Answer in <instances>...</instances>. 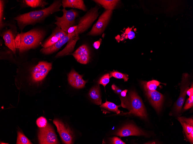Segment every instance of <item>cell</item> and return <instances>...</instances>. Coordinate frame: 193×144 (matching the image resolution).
<instances>
[{
    "mask_svg": "<svg viewBox=\"0 0 193 144\" xmlns=\"http://www.w3.org/2000/svg\"><path fill=\"white\" fill-rule=\"evenodd\" d=\"M61 5L60 0H55L47 8L19 15L14 19L17 21L20 28L23 29L26 26L41 21L50 15L60 11Z\"/></svg>",
    "mask_w": 193,
    "mask_h": 144,
    "instance_id": "cell-1",
    "label": "cell"
},
{
    "mask_svg": "<svg viewBox=\"0 0 193 144\" xmlns=\"http://www.w3.org/2000/svg\"><path fill=\"white\" fill-rule=\"evenodd\" d=\"M45 31L39 29H34L26 32L18 33L15 41L16 48L21 53L37 47L44 37Z\"/></svg>",
    "mask_w": 193,
    "mask_h": 144,
    "instance_id": "cell-2",
    "label": "cell"
},
{
    "mask_svg": "<svg viewBox=\"0 0 193 144\" xmlns=\"http://www.w3.org/2000/svg\"><path fill=\"white\" fill-rule=\"evenodd\" d=\"M129 101L127 99L121 100L122 106L128 108L130 111L125 114H133L143 119L147 118L144 106L137 93L134 91H131L129 93Z\"/></svg>",
    "mask_w": 193,
    "mask_h": 144,
    "instance_id": "cell-3",
    "label": "cell"
},
{
    "mask_svg": "<svg viewBox=\"0 0 193 144\" xmlns=\"http://www.w3.org/2000/svg\"><path fill=\"white\" fill-rule=\"evenodd\" d=\"M99 8L96 5L91 8L84 15L79 18L77 30L72 35V37L79 35L91 27L99 16L98 10Z\"/></svg>",
    "mask_w": 193,
    "mask_h": 144,
    "instance_id": "cell-4",
    "label": "cell"
},
{
    "mask_svg": "<svg viewBox=\"0 0 193 144\" xmlns=\"http://www.w3.org/2000/svg\"><path fill=\"white\" fill-rule=\"evenodd\" d=\"M62 11L63 12V16L61 17H55L56 21L55 24L67 33L70 27L76 25L75 20L79 16V14L77 11L73 9L67 10L63 8Z\"/></svg>",
    "mask_w": 193,
    "mask_h": 144,
    "instance_id": "cell-5",
    "label": "cell"
},
{
    "mask_svg": "<svg viewBox=\"0 0 193 144\" xmlns=\"http://www.w3.org/2000/svg\"><path fill=\"white\" fill-rule=\"evenodd\" d=\"M113 11L105 10L99 16L98 20L93 25L87 35L95 36L100 35L104 31L110 20Z\"/></svg>",
    "mask_w": 193,
    "mask_h": 144,
    "instance_id": "cell-6",
    "label": "cell"
},
{
    "mask_svg": "<svg viewBox=\"0 0 193 144\" xmlns=\"http://www.w3.org/2000/svg\"><path fill=\"white\" fill-rule=\"evenodd\" d=\"M38 139L40 144H56L59 143L53 129L49 124H47L45 127L40 129Z\"/></svg>",
    "mask_w": 193,
    "mask_h": 144,
    "instance_id": "cell-7",
    "label": "cell"
},
{
    "mask_svg": "<svg viewBox=\"0 0 193 144\" xmlns=\"http://www.w3.org/2000/svg\"><path fill=\"white\" fill-rule=\"evenodd\" d=\"M53 122L57 127V131L63 143L66 144H73L74 135L70 128L57 119L54 120Z\"/></svg>",
    "mask_w": 193,
    "mask_h": 144,
    "instance_id": "cell-8",
    "label": "cell"
},
{
    "mask_svg": "<svg viewBox=\"0 0 193 144\" xmlns=\"http://www.w3.org/2000/svg\"><path fill=\"white\" fill-rule=\"evenodd\" d=\"M52 64L47 62H40L32 70V80L34 82L42 80L51 69Z\"/></svg>",
    "mask_w": 193,
    "mask_h": 144,
    "instance_id": "cell-9",
    "label": "cell"
},
{
    "mask_svg": "<svg viewBox=\"0 0 193 144\" xmlns=\"http://www.w3.org/2000/svg\"><path fill=\"white\" fill-rule=\"evenodd\" d=\"M67 34V33L57 26L53 30L51 35L43 44V48H47L51 47L65 37Z\"/></svg>",
    "mask_w": 193,
    "mask_h": 144,
    "instance_id": "cell-10",
    "label": "cell"
},
{
    "mask_svg": "<svg viewBox=\"0 0 193 144\" xmlns=\"http://www.w3.org/2000/svg\"><path fill=\"white\" fill-rule=\"evenodd\" d=\"M78 62L84 64L88 63L90 57V52L87 45H83L71 54Z\"/></svg>",
    "mask_w": 193,
    "mask_h": 144,
    "instance_id": "cell-11",
    "label": "cell"
},
{
    "mask_svg": "<svg viewBox=\"0 0 193 144\" xmlns=\"http://www.w3.org/2000/svg\"><path fill=\"white\" fill-rule=\"evenodd\" d=\"M144 88L146 94L152 105L157 112H159L161 109L163 100V95L156 90L150 91Z\"/></svg>",
    "mask_w": 193,
    "mask_h": 144,
    "instance_id": "cell-12",
    "label": "cell"
},
{
    "mask_svg": "<svg viewBox=\"0 0 193 144\" xmlns=\"http://www.w3.org/2000/svg\"><path fill=\"white\" fill-rule=\"evenodd\" d=\"M116 135L120 137L129 136H146L147 134L135 126L128 124L124 126L116 133Z\"/></svg>",
    "mask_w": 193,
    "mask_h": 144,
    "instance_id": "cell-13",
    "label": "cell"
},
{
    "mask_svg": "<svg viewBox=\"0 0 193 144\" xmlns=\"http://www.w3.org/2000/svg\"><path fill=\"white\" fill-rule=\"evenodd\" d=\"M83 75L79 74L74 70H72L68 75V80L69 84L77 89L83 88L87 81L83 80Z\"/></svg>",
    "mask_w": 193,
    "mask_h": 144,
    "instance_id": "cell-14",
    "label": "cell"
},
{
    "mask_svg": "<svg viewBox=\"0 0 193 144\" xmlns=\"http://www.w3.org/2000/svg\"><path fill=\"white\" fill-rule=\"evenodd\" d=\"M80 39L79 35H77L70 38L67 42L65 47L62 51L58 52L55 56V57L71 54L73 51L76 44Z\"/></svg>",
    "mask_w": 193,
    "mask_h": 144,
    "instance_id": "cell-15",
    "label": "cell"
},
{
    "mask_svg": "<svg viewBox=\"0 0 193 144\" xmlns=\"http://www.w3.org/2000/svg\"><path fill=\"white\" fill-rule=\"evenodd\" d=\"M62 5L64 8L70 7L77 9L85 11H87V7L82 0H63Z\"/></svg>",
    "mask_w": 193,
    "mask_h": 144,
    "instance_id": "cell-16",
    "label": "cell"
},
{
    "mask_svg": "<svg viewBox=\"0 0 193 144\" xmlns=\"http://www.w3.org/2000/svg\"><path fill=\"white\" fill-rule=\"evenodd\" d=\"M70 38L67 34L65 37L51 47L47 48H43L41 49L40 51L46 55L51 54L60 49L63 45L68 42Z\"/></svg>",
    "mask_w": 193,
    "mask_h": 144,
    "instance_id": "cell-17",
    "label": "cell"
},
{
    "mask_svg": "<svg viewBox=\"0 0 193 144\" xmlns=\"http://www.w3.org/2000/svg\"><path fill=\"white\" fill-rule=\"evenodd\" d=\"M3 38L5 45L15 54L16 47L15 39L11 30H8L6 31L3 34Z\"/></svg>",
    "mask_w": 193,
    "mask_h": 144,
    "instance_id": "cell-18",
    "label": "cell"
},
{
    "mask_svg": "<svg viewBox=\"0 0 193 144\" xmlns=\"http://www.w3.org/2000/svg\"><path fill=\"white\" fill-rule=\"evenodd\" d=\"M88 95L95 104L97 105L101 104V96L99 85L92 87L90 89Z\"/></svg>",
    "mask_w": 193,
    "mask_h": 144,
    "instance_id": "cell-19",
    "label": "cell"
},
{
    "mask_svg": "<svg viewBox=\"0 0 193 144\" xmlns=\"http://www.w3.org/2000/svg\"><path fill=\"white\" fill-rule=\"evenodd\" d=\"M178 120L181 124L186 135L193 130V120L192 118L179 117Z\"/></svg>",
    "mask_w": 193,
    "mask_h": 144,
    "instance_id": "cell-20",
    "label": "cell"
},
{
    "mask_svg": "<svg viewBox=\"0 0 193 144\" xmlns=\"http://www.w3.org/2000/svg\"><path fill=\"white\" fill-rule=\"evenodd\" d=\"M95 3L102 6L105 10L113 11L117 5L119 0H94Z\"/></svg>",
    "mask_w": 193,
    "mask_h": 144,
    "instance_id": "cell-21",
    "label": "cell"
},
{
    "mask_svg": "<svg viewBox=\"0 0 193 144\" xmlns=\"http://www.w3.org/2000/svg\"><path fill=\"white\" fill-rule=\"evenodd\" d=\"M184 86H182L181 93L175 104V110L177 113L179 112L181 110L185 101L186 91L189 88L187 85Z\"/></svg>",
    "mask_w": 193,
    "mask_h": 144,
    "instance_id": "cell-22",
    "label": "cell"
},
{
    "mask_svg": "<svg viewBox=\"0 0 193 144\" xmlns=\"http://www.w3.org/2000/svg\"><path fill=\"white\" fill-rule=\"evenodd\" d=\"M25 2L27 5L32 8L38 7L44 8L46 5L48 4L46 1L41 0H25Z\"/></svg>",
    "mask_w": 193,
    "mask_h": 144,
    "instance_id": "cell-23",
    "label": "cell"
},
{
    "mask_svg": "<svg viewBox=\"0 0 193 144\" xmlns=\"http://www.w3.org/2000/svg\"><path fill=\"white\" fill-rule=\"evenodd\" d=\"M120 106V105H117L112 102L108 101L106 100V102L104 103H103L100 107L114 112L117 114H119L120 112V111L118 109V108Z\"/></svg>",
    "mask_w": 193,
    "mask_h": 144,
    "instance_id": "cell-24",
    "label": "cell"
},
{
    "mask_svg": "<svg viewBox=\"0 0 193 144\" xmlns=\"http://www.w3.org/2000/svg\"><path fill=\"white\" fill-rule=\"evenodd\" d=\"M160 83V82L157 80H153L144 83V88L150 91H154L156 90Z\"/></svg>",
    "mask_w": 193,
    "mask_h": 144,
    "instance_id": "cell-25",
    "label": "cell"
},
{
    "mask_svg": "<svg viewBox=\"0 0 193 144\" xmlns=\"http://www.w3.org/2000/svg\"><path fill=\"white\" fill-rule=\"evenodd\" d=\"M17 144H31L30 141L20 131L17 132Z\"/></svg>",
    "mask_w": 193,
    "mask_h": 144,
    "instance_id": "cell-26",
    "label": "cell"
},
{
    "mask_svg": "<svg viewBox=\"0 0 193 144\" xmlns=\"http://www.w3.org/2000/svg\"><path fill=\"white\" fill-rule=\"evenodd\" d=\"M110 75V78L113 77L118 79H123L125 82L127 81L129 79L128 75L123 74L118 72H111Z\"/></svg>",
    "mask_w": 193,
    "mask_h": 144,
    "instance_id": "cell-27",
    "label": "cell"
},
{
    "mask_svg": "<svg viewBox=\"0 0 193 144\" xmlns=\"http://www.w3.org/2000/svg\"><path fill=\"white\" fill-rule=\"evenodd\" d=\"M110 75L109 73H107L103 75L99 81V84L102 85L105 87L109 82L110 78Z\"/></svg>",
    "mask_w": 193,
    "mask_h": 144,
    "instance_id": "cell-28",
    "label": "cell"
},
{
    "mask_svg": "<svg viewBox=\"0 0 193 144\" xmlns=\"http://www.w3.org/2000/svg\"><path fill=\"white\" fill-rule=\"evenodd\" d=\"M36 124L38 127L42 128L45 127L48 123L46 119L44 117L41 116L37 119Z\"/></svg>",
    "mask_w": 193,
    "mask_h": 144,
    "instance_id": "cell-29",
    "label": "cell"
},
{
    "mask_svg": "<svg viewBox=\"0 0 193 144\" xmlns=\"http://www.w3.org/2000/svg\"><path fill=\"white\" fill-rule=\"evenodd\" d=\"M4 2L3 0L0 1V28H1L4 26L3 22V18L4 9Z\"/></svg>",
    "mask_w": 193,
    "mask_h": 144,
    "instance_id": "cell-30",
    "label": "cell"
},
{
    "mask_svg": "<svg viewBox=\"0 0 193 144\" xmlns=\"http://www.w3.org/2000/svg\"><path fill=\"white\" fill-rule=\"evenodd\" d=\"M193 105V95L189 97L185 103L184 109L187 110L192 107Z\"/></svg>",
    "mask_w": 193,
    "mask_h": 144,
    "instance_id": "cell-31",
    "label": "cell"
},
{
    "mask_svg": "<svg viewBox=\"0 0 193 144\" xmlns=\"http://www.w3.org/2000/svg\"><path fill=\"white\" fill-rule=\"evenodd\" d=\"M77 25L70 27L68 30L67 33L69 37L72 38L71 36L76 31L77 28Z\"/></svg>",
    "mask_w": 193,
    "mask_h": 144,
    "instance_id": "cell-32",
    "label": "cell"
},
{
    "mask_svg": "<svg viewBox=\"0 0 193 144\" xmlns=\"http://www.w3.org/2000/svg\"><path fill=\"white\" fill-rule=\"evenodd\" d=\"M112 143L114 144H125L120 138L116 137H114L112 139Z\"/></svg>",
    "mask_w": 193,
    "mask_h": 144,
    "instance_id": "cell-33",
    "label": "cell"
},
{
    "mask_svg": "<svg viewBox=\"0 0 193 144\" xmlns=\"http://www.w3.org/2000/svg\"><path fill=\"white\" fill-rule=\"evenodd\" d=\"M186 135L187 138L190 142L192 143L193 142V130L190 133Z\"/></svg>",
    "mask_w": 193,
    "mask_h": 144,
    "instance_id": "cell-34",
    "label": "cell"
},
{
    "mask_svg": "<svg viewBox=\"0 0 193 144\" xmlns=\"http://www.w3.org/2000/svg\"><path fill=\"white\" fill-rule=\"evenodd\" d=\"M112 88L116 93L118 94L120 93L122 91V90L117 87L115 85H112Z\"/></svg>",
    "mask_w": 193,
    "mask_h": 144,
    "instance_id": "cell-35",
    "label": "cell"
},
{
    "mask_svg": "<svg viewBox=\"0 0 193 144\" xmlns=\"http://www.w3.org/2000/svg\"><path fill=\"white\" fill-rule=\"evenodd\" d=\"M135 37V33L133 31H130L127 33V37L130 39H133Z\"/></svg>",
    "mask_w": 193,
    "mask_h": 144,
    "instance_id": "cell-36",
    "label": "cell"
},
{
    "mask_svg": "<svg viewBox=\"0 0 193 144\" xmlns=\"http://www.w3.org/2000/svg\"><path fill=\"white\" fill-rule=\"evenodd\" d=\"M101 39H100L99 40L94 43L93 46L95 49H99L101 43Z\"/></svg>",
    "mask_w": 193,
    "mask_h": 144,
    "instance_id": "cell-37",
    "label": "cell"
},
{
    "mask_svg": "<svg viewBox=\"0 0 193 144\" xmlns=\"http://www.w3.org/2000/svg\"><path fill=\"white\" fill-rule=\"evenodd\" d=\"M186 94L189 97L193 95V87L188 89L186 92Z\"/></svg>",
    "mask_w": 193,
    "mask_h": 144,
    "instance_id": "cell-38",
    "label": "cell"
},
{
    "mask_svg": "<svg viewBox=\"0 0 193 144\" xmlns=\"http://www.w3.org/2000/svg\"><path fill=\"white\" fill-rule=\"evenodd\" d=\"M127 91V90H125L122 91L120 93L121 96L123 97H125L126 95V93Z\"/></svg>",
    "mask_w": 193,
    "mask_h": 144,
    "instance_id": "cell-39",
    "label": "cell"
},
{
    "mask_svg": "<svg viewBox=\"0 0 193 144\" xmlns=\"http://www.w3.org/2000/svg\"><path fill=\"white\" fill-rule=\"evenodd\" d=\"M0 144H8V143H0Z\"/></svg>",
    "mask_w": 193,
    "mask_h": 144,
    "instance_id": "cell-40",
    "label": "cell"
}]
</instances>
